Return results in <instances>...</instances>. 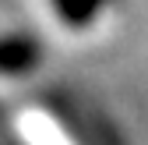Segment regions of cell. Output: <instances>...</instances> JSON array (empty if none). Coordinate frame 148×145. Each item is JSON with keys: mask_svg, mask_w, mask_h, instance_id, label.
I'll return each instance as SVG.
<instances>
[{"mask_svg": "<svg viewBox=\"0 0 148 145\" xmlns=\"http://www.w3.org/2000/svg\"><path fill=\"white\" fill-rule=\"evenodd\" d=\"M113 4L116 0H49L53 18H60V25L74 32H88L92 25H99L113 11Z\"/></svg>", "mask_w": 148, "mask_h": 145, "instance_id": "6da1fadb", "label": "cell"}]
</instances>
